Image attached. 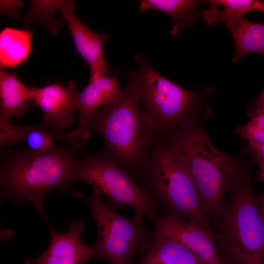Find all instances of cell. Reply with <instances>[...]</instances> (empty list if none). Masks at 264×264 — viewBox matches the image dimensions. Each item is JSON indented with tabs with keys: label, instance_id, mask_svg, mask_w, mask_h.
Returning a JSON list of instances; mask_svg holds the SVG:
<instances>
[{
	"label": "cell",
	"instance_id": "30bf717a",
	"mask_svg": "<svg viewBox=\"0 0 264 264\" xmlns=\"http://www.w3.org/2000/svg\"><path fill=\"white\" fill-rule=\"evenodd\" d=\"M31 91L32 100L44 111L42 124L60 132L72 125L79 93L75 82L69 81L65 87L61 83L31 87Z\"/></svg>",
	"mask_w": 264,
	"mask_h": 264
},
{
	"label": "cell",
	"instance_id": "ffe728a7",
	"mask_svg": "<svg viewBox=\"0 0 264 264\" xmlns=\"http://www.w3.org/2000/svg\"><path fill=\"white\" fill-rule=\"evenodd\" d=\"M209 7L201 12V16L209 26L218 22L225 24L251 11L264 12V0H209Z\"/></svg>",
	"mask_w": 264,
	"mask_h": 264
},
{
	"label": "cell",
	"instance_id": "9c48e42d",
	"mask_svg": "<svg viewBox=\"0 0 264 264\" xmlns=\"http://www.w3.org/2000/svg\"><path fill=\"white\" fill-rule=\"evenodd\" d=\"M153 233L171 237L189 248L206 264H224L212 230L176 213H164L152 221Z\"/></svg>",
	"mask_w": 264,
	"mask_h": 264
},
{
	"label": "cell",
	"instance_id": "277c9868",
	"mask_svg": "<svg viewBox=\"0 0 264 264\" xmlns=\"http://www.w3.org/2000/svg\"><path fill=\"white\" fill-rule=\"evenodd\" d=\"M250 163L242 165L214 222L216 242L233 264L264 263V219L251 188Z\"/></svg>",
	"mask_w": 264,
	"mask_h": 264
},
{
	"label": "cell",
	"instance_id": "3957f363",
	"mask_svg": "<svg viewBox=\"0 0 264 264\" xmlns=\"http://www.w3.org/2000/svg\"><path fill=\"white\" fill-rule=\"evenodd\" d=\"M136 178L165 213L179 214L211 230L186 157L164 136L149 150Z\"/></svg>",
	"mask_w": 264,
	"mask_h": 264
},
{
	"label": "cell",
	"instance_id": "d6986e66",
	"mask_svg": "<svg viewBox=\"0 0 264 264\" xmlns=\"http://www.w3.org/2000/svg\"><path fill=\"white\" fill-rule=\"evenodd\" d=\"M32 32L29 29L5 27L0 33V66L15 68L29 57Z\"/></svg>",
	"mask_w": 264,
	"mask_h": 264
},
{
	"label": "cell",
	"instance_id": "8992f818",
	"mask_svg": "<svg viewBox=\"0 0 264 264\" xmlns=\"http://www.w3.org/2000/svg\"><path fill=\"white\" fill-rule=\"evenodd\" d=\"M138 70L128 73L127 88L144 107L146 116L162 136L173 132L187 118L208 115L210 110L205 97L213 91L209 86L201 91L180 87L152 68L144 60H137Z\"/></svg>",
	"mask_w": 264,
	"mask_h": 264
},
{
	"label": "cell",
	"instance_id": "44dd1931",
	"mask_svg": "<svg viewBox=\"0 0 264 264\" xmlns=\"http://www.w3.org/2000/svg\"><path fill=\"white\" fill-rule=\"evenodd\" d=\"M248 113L251 118L250 120L242 126H239L234 132L245 139L250 148L264 143V110Z\"/></svg>",
	"mask_w": 264,
	"mask_h": 264
},
{
	"label": "cell",
	"instance_id": "5bb4252c",
	"mask_svg": "<svg viewBox=\"0 0 264 264\" xmlns=\"http://www.w3.org/2000/svg\"><path fill=\"white\" fill-rule=\"evenodd\" d=\"M122 90L119 86L116 75L112 77L108 74L89 81L88 86L78 94L79 127L89 130V124L97 111L116 98Z\"/></svg>",
	"mask_w": 264,
	"mask_h": 264
},
{
	"label": "cell",
	"instance_id": "7c38bea8",
	"mask_svg": "<svg viewBox=\"0 0 264 264\" xmlns=\"http://www.w3.org/2000/svg\"><path fill=\"white\" fill-rule=\"evenodd\" d=\"M57 6L68 24L78 52L89 67V81L110 74L103 53L109 35L95 33L83 23L74 14V1L57 0Z\"/></svg>",
	"mask_w": 264,
	"mask_h": 264
},
{
	"label": "cell",
	"instance_id": "d4e9b609",
	"mask_svg": "<svg viewBox=\"0 0 264 264\" xmlns=\"http://www.w3.org/2000/svg\"><path fill=\"white\" fill-rule=\"evenodd\" d=\"M259 202L260 206L262 215L264 219V194L263 195L260 201H259Z\"/></svg>",
	"mask_w": 264,
	"mask_h": 264
},
{
	"label": "cell",
	"instance_id": "ba28073f",
	"mask_svg": "<svg viewBox=\"0 0 264 264\" xmlns=\"http://www.w3.org/2000/svg\"><path fill=\"white\" fill-rule=\"evenodd\" d=\"M78 180L96 186L108 196V204L114 209L129 205L152 221L159 215V206L146 190L103 149L77 160L73 181Z\"/></svg>",
	"mask_w": 264,
	"mask_h": 264
},
{
	"label": "cell",
	"instance_id": "6da1fadb",
	"mask_svg": "<svg viewBox=\"0 0 264 264\" xmlns=\"http://www.w3.org/2000/svg\"><path fill=\"white\" fill-rule=\"evenodd\" d=\"M206 117L191 116L164 138L186 157L203 209L214 222L224 205L225 193L242 167L213 146L203 127Z\"/></svg>",
	"mask_w": 264,
	"mask_h": 264
},
{
	"label": "cell",
	"instance_id": "4316f807",
	"mask_svg": "<svg viewBox=\"0 0 264 264\" xmlns=\"http://www.w3.org/2000/svg\"><path fill=\"white\" fill-rule=\"evenodd\" d=\"M260 53L264 55V49L262 51V52Z\"/></svg>",
	"mask_w": 264,
	"mask_h": 264
},
{
	"label": "cell",
	"instance_id": "9a60e30c",
	"mask_svg": "<svg viewBox=\"0 0 264 264\" xmlns=\"http://www.w3.org/2000/svg\"><path fill=\"white\" fill-rule=\"evenodd\" d=\"M32 100L31 87L4 69L0 71V125L10 122L14 117H21L26 112Z\"/></svg>",
	"mask_w": 264,
	"mask_h": 264
},
{
	"label": "cell",
	"instance_id": "4fadbf2b",
	"mask_svg": "<svg viewBox=\"0 0 264 264\" xmlns=\"http://www.w3.org/2000/svg\"><path fill=\"white\" fill-rule=\"evenodd\" d=\"M51 240L47 249L33 260L26 261V264H86L95 257L93 246L88 245L81 240V233L85 223L79 219L70 223L66 232L56 231L46 223Z\"/></svg>",
	"mask_w": 264,
	"mask_h": 264
},
{
	"label": "cell",
	"instance_id": "484cf974",
	"mask_svg": "<svg viewBox=\"0 0 264 264\" xmlns=\"http://www.w3.org/2000/svg\"><path fill=\"white\" fill-rule=\"evenodd\" d=\"M140 264H156L147 263H142V262H141Z\"/></svg>",
	"mask_w": 264,
	"mask_h": 264
},
{
	"label": "cell",
	"instance_id": "7402d4cb",
	"mask_svg": "<svg viewBox=\"0 0 264 264\" xmlns=\"http://www.w3.org/2000/svg\"><path fill=\"white\" fill-rule=\"evenodd\" d=\"M257 110H264V89L251 103L248 113Z\"/></svg>",
	"mask_w": 264,
	"mask_h": 264
},
{
	"label": "cell",
	"instance_id": "8fae6325",
	"mask_svg": "<svg viewBox=\"0 0 264 264\" xmlns=\"http://www.w3.org/2000/svg\"><path fill=\"white\" fill-rule=\"evenodd\" d=\"M90 135V131L78 127L71 132H60L41 123L32 126L16 125L10 122L0 125V144L2 147L21 142L25 143L28 149L43 152L55 147L58 140H63L80 148Z\"/></svg>",
	"mask_w": 264,
	"mask_h": 264
},
{
	"label": "cell",
	"instance_id": "2e32d148",
	"mask_svg": "<svg viewBox=\"0 0 264 264\" xmlns=\"http://www.w3.org/2000/svg\"><path fill=\"white\" fill-rule=\"evenodd\" d=\"M141 262L156 264H206L189 248L171 237L153 233Z\"/></svg>",
	"mask_w": 264,
	"mask_h": 264
},
{
	"label": "cell",
	"instance_id": "603a6c76",
	"mask_svg": "<svg viewBox=\"0 0 264 264\" xmlns=\"http://www.w3.org/2000/svg\"><path fill=\"white\" fill-rule=\"evenodd\" d=\"M250 149L259 165L264 163V143Z\"/></svg>",
	"mask_w": 264,
	"mask_h": 264
},
{
	"label": "cell",
	"instance_id": "52a82bcc",
	"mask_svg": "<svg viewBox=\"0 0 264 264\" xmlns=\"http://www.w3.org/2000/svg\"><path fill=\"white\" fill-rule=\"evenodd\" d=\"M92 187L89 197L77 191L72 192L88 204L96 221L97 237L93 246L95 257L106 259L111 264H131L133 256L144 252L152 238L153 231L143 224L145 214L135 211L132 218L120 214L105 201L96 186Z\"/></svg>",
	"mask_w": 264,
	"mask_h": 264
},
{
	"label": "cell",
	"instance_id": "cb8c5ba5",
	"mask_svg": "<svg viewBox=\"0 0 264 264\" xmlns=\"http://www.w3.org/2000/svg\"><path fill=\"white\" fill-rule=\"evenodd\" d=\"M259 171L256 179L260 182H264V163L259 165Z\"/></svg>",
	"mask_w": 264,
	"mask_h": 264
},
{
	"label": "cell",
	"instance_id": "5b68a950",
	"mask_svg": "<svg viewBox=\"0 0 264 264\" xmlns=\"http://www.w3.org/2000/svg\"><path fill=\"white\" fill-rule=\"evenodd\" d=\"M88 128L103 137V149L134 179L149 150L162 136L127 87L97 111Z\"/></svg>",
	"mask_w": 264,
	"mask_h": 264
},
{
	"label": "cell",
	"instance_id": "7a4b0ae2",
	"mask_svg": "<svg viewBox=\"0 0 264 264\" xmlns=\"http://www.w3.org/2000/svg\"><path fill=\"white\" fill-rule=\"evenodd\" d=\"M77 160L69 146L43 152L29 149L16 151L1 166L2 193L17 201L32 203L46 222L44 198L53 189H68Z\"/></svg>",
	"mask_w": 264,
	"mask_h": 264
},
{
	"label": "cell",
	"instance_id": "e0dca14e",
	"mask_svg": "<svg viewBox=\"0 0 264 264\" xmlns=\"http://www.w3.org/2000/svg\"><path fill=\"white\" fill-rule=\"evenodd\" d=\"M205 2L206 0H141L139 10H155L169 15L174 20L170 34L175 36L181 30L195 25L197 18L201 16L198 6Z\"/></svg>",
	"mask_w": 264,
	"mask_h": 264
},
{
	"label": "cell",
	"instance_id": "ac0fdd59",
	"mask_svg": "<svg viewBox=\"0 0 264 264\" xmlns=\"http://www.w3.org/2000/svg\"><path fill=\"white\" fill-rule=\"evenodd\" d=\"M233 38L235 52L232 61L236 63L245 55L264 49V23L250 21L242 17L225 24Z\"/></svg>",
	"mask_w": 264,
	"mask_h": 264
}]
</instances>
